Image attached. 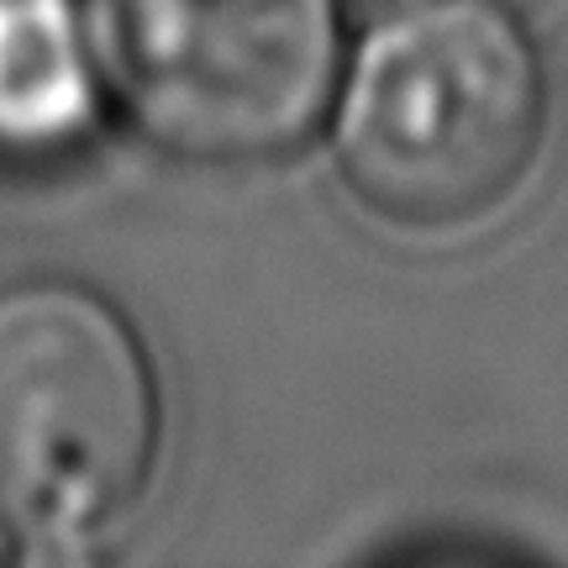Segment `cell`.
<instances>
[{
  "instance_id": "cell-4",
  "label": "cell",
  "mask_w": 568,
  "mask_h": 568,
  "mask_svg": "<svg viewBox=\"0 0 568 568\" xmlns=\"http://www.w3.org/2000/svg\"><path fill=\"white\" fill-rule=\"evenodd\" d=\"M105 84L95 74L80 11L69 0H0V163H69L101 126Z\"/></svg>"
},
{
  "instance_id": "cell-1",
  "label": "cell",
  "mask_w": 568,
  "mask_h": 568,
  "mask_svg": "<svg viewBox=\"0 0 568 568\" xmlns=\"http://www.w3.org/2000/svg\"><path fill=\"white\" fill-rule=\"evenodd\" d=\"M332 159L368 216L458 232L527 184L548 138V74L500 0H410L343 63Z\"/></svg>"
},
{
  "instance_id": "cell-5",
  "label": "cell",
  "mask_w": 568,
  "mask_h": 568,
  "mask_svg": "<svg viewBox=\"0 0 568 568\" xmlns=\"http://www.w3.org/2000/svg\"><path fill=\"white\" fill-rule=\"evenodd\" d=\"M506 11H516V17H531V11H542V6H552V0H500Z\"/></svg>"
},
{
  "instance_id": "cell-2",
  "label": "cell",
  "mask_w": 568,
  "mask_h": 568,
  "mask_svg": "<svg viewBox=\"0 0 568 568\" xmlns=\"http://www.w3.org/2000/svg\"><path fill=\"white\" fill-rule=\"evenodd\" d=\"M163 389L126 311L38 274L0 290V548L74 552L142 500Z\"/></svg>"
},
{
  "instance_id": "cell-3",
  "label": "cell",
  "mask_w": 568,
  "mask_h": 568,
  "mask_svg": "<svg viewBox=\"0 0 568 568\" xmlns=\"http://www.w3.org/2000/svg\"><path fill=\"white\" fill-rule=\"evenodd\" d=\"M105 95L163 159L258 169L332 116L343 0H80Z\"/></svg>"
},
{
  "instance_id": "cell-6",
  "label": "cell",
  "mask_w": 568,
  "mask_h": 568,
  "mask_svg": "<svg viewBox=\"0 0 568 568\" xmlns=\"http://www.w3.org/2000/svg\"><path fill=\"white\" fill-rule=\"evenodd\" d=\"M358 6H400V0H358Z\"/></svg>"
}]
</instances>
